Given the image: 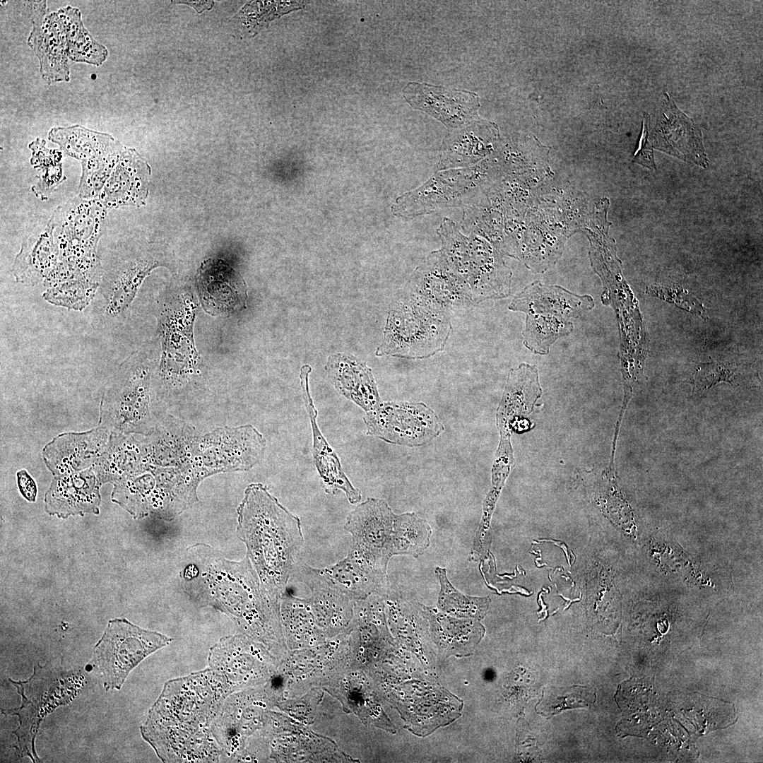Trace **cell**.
Returning <instances> with one entry per match:
<instances>
[{"label": "cell", "instance_id": "cell-1", "mask_svg": "<svg viewBox=\"0 0 763 763\" xmlns=\"http://www.w3.org/2000/svg\"><path fill=\"white\" fill-rule=\"evenodd\" d=\"M184 555L179 577L191 599L222 612L254 639L278 642L280 602L266 591L247 555L230 560L206 543L190 546Z\"/></svg>", "mask_w": 763, "mask_h": 763}, {"label": "cell", "instance_id": "cell-2", "mask_svg": "<svg viewBox=\"0 0 763 763\" xmlns=\"http://www.w3.org/2000/svg\"><path fill=\"white\" fill-rule=\"evenodd\" d=\"M230 694L211 668L168 680L140 727L141 736L170 759L204 757L216 745L211 724Z\"/></svg>", "mask_w": 763, "mask_h": 763}, {"label": "cell", "instance_id": "cell-3", "mask_svg": "<svg viewBox=\"0 0 763 763\" xmlns=\"http://www.w3.org/2000/svg\"><path fill=\"white\" fill-rule=\"evenodd\" d=\"M236 533L261 583L278 602L286 590L304 544L300 518L261 483H251L237 509Z\"/></svg>", "mask_w": 763, "mask_h": 763}, {"label": "cell", "instance_id": "cell-4", "mask_svg": "<svg viewBox=\"0 0 763 763\" xmlns=\"http://www.w3.org/2000/svg\"><path fill=\"white\" fill-rule=\"evenodd\" d=\"M344 528L352 535L350 547L384 574L394 555L423 554L432 533L425 519L413 512L396 514L385 500L372 497L349 513Z\"/></svg>", "mask_w": 763, "mask_h": 763}, {"label": "cell", "instance_id": "cell-5", "mask_svg": "<svg viewBox=\"0 0 763 763\" xmlns=\"http://www.w3.org/2000/svg\"><path fill=\"white\" fill-rule=\"evenodd\" d=\"M150 362L131 357L105 387L99 425L110 432L149 435L163 417L155 400Z\"/></svg>", "mask_w": 763, "mask_h": 763}, {"label": "cell", "instance_id": "cell-6", "mask_svg": "<svg viewBox=\"0 0 763 763\" xmlns=\"http://www.w3.org/2000/svg\"><path fill=\"white\" fill-rule=\"evenodd\" d=\"M107 211L98 199L77 196L53 213L54 242L71 278L100 283L102 268L97 246Z\"/></svg>", "mask_w": 763, "mask_h": 763}, {"label": "cell", "instance_id": "cell-7", "mask_svg": "<svg viewBox=\"0 0 763 763\" xmlns=\"http://www.w3.org/2000/svg\"><path fill=\"white\" fill-rule=\"evenodd\" d=\"M82 675L81 672L63 670L59 664L51 663L35 666L33 674L26 680L9 678L21 696L22 703L19 708L4 709L2 713L18 717L19 726L13 733L17 738L13 747L19 757L41 762L35 747L40 725L46 715L76 697L82 685Z\"/></svg>", "mask_w": 763, "mask_h": 763}, {"label": "cell", "instance_id": "cell-8", "mask_svg": "<svg viewBox=\"0 0 763 763\" xmlns=\"http://www.w3.org/2000/svg\"><path fill=\"white\" fill-rule=\"evenodd\" d=\"M492 166L481 162L473 166L438 170L421 186L398 196L391 206L396 217L413 218L453 208H466L486 193Z\"/></svg>", "mask_w": 763, "mask_h": 763}, {"label": "cell", "instance_id": "cell-9", "mask_svg": "<svg viewBox=\"0 0 763 763\" xmlns=\"http://www.w3.org/2000/svg\"><path fill=\"white\" fill-rule=\"evenodd\" d=\"M172 640L160 632L141 628L126 619H113L109 621L95 646L90 665L107 691L119 690L134 668Z\"/></svg>", "mask_w": 763, "mask_h": 763}, {"label": "cell", "instance_id": "cell-10", "mask_svg": "<svg viewBox=\"0 0 763 763\" xmlns=\"http://www.w3.org/2000/svg\"><path fill=\"white\" fill-rule=\"evenodd\" d=\"M451 330V319L403 300L389 311L383 341L376 355L428 358L444 349Z\"/></svg>", "mask_w": 763, "mask_h": 763}, {"label": "cell", "instance_id": "cell-11", "mask_svg": "<svg viewBox=\"0 0 763 763\" xmlns=\"http://www.w3.org/2000/svg\"><path fill=\"white\" fill-rule=\"evenodd\" d=\"M403 300L449 319L473 304L468 283L452 271L440 249L413 271Z\"/></svg>", "mask_w": 763, "mask_h": 763}, {"label": "cell", "instance_id": "cell-12", "mask_svg": "<svg viewBox=\"0 0 763 763\" xmlns=\"http://www.w3.org/2000/svg\"><path fill=\"white\" fill-rule=\"evenodd\" d=\"M266 446L264 437L252 425L218 428L199 436L192 463L206 478L248 471L261 459Z\"/></svg>", "mask_w": 763, "mask_h": 763}, {"label": "cell", "instance_id": "cell-13", "mask_svg": "<svg viewBox=\"0 0 763 763\" xmlns=\"http://www.w3.org/2000/svg\"><path fill=\"white\" fill-rule=\"evenodd\" d=\"M363 420L367 434L408 446L427 444L444 430L437 414L422 402H382Z\"/></svg>", "mask_w": 763, "mask_h": 763}, {"label": "cell", "instance_id": "cell-14", "mask_svg": "<svg viewBox=\"0 0 763 763\" xmlns=\"http://www.w3.org/2000/svg\"><path fill=\"white\" fill-rule=\"evenodd\" d=\"M47 137L64 154L81 162V181L88 184L100 183L109 177L123 146L112 135L81 125L53 127Z\"/></svg>", "mask_w": 763, "mask_h": 763}, {"label": "cell", "instance_id": "cell-15", "mask_svg": "<svg viewBox=\"0 0 763 763\" xmlns=\"http://www.w3.org/2000/svg\"><path fill=\"white\" fill-rule=\"evenodd\" d=\"M159 266L149 257L111 260L104 266L100 286L92 301L93 315L102 325L111 324L127 310L145 278Z\"/></svg>", "mask_w": 763, "mask_h": 763}, {"label": "cell", "instance_id": "cell-16", "mask_svg": "<svg viewBox=\"0 0 763 763\" xmlns=\"http://www.w3.org/2000/svg\"><path fill=\"white\" fill-rule=\"evenodd\" d=\"M648 139L653 148L704 168L709 166L700 128L667 93L654 122L650 121Z\"/></svg>", "mask_w": 763, "mask_h": 763}, {"label": "cell", "instance_id": "cell-17", "mask_svg": "<svg viewBox=\"0 0 763 763\" xmlns=\"http://www.w3.org/2000/svg\"><path fill=\"white\" fill-rule=\"evenodd\" d=\"M208 663L224 678L232 693L259 682L269 669L261 648L244 634L220 638L210 649Z\"/></svg>", "mask_w": 763, "mask_h": 763}, {"label": "cell", "instance_id": "cell-18", "mask_svg": "<svg viewBox=\"0 0 763 763\" xmlns=\"http://www.w3.org/2000/svg\"><path fill=\"white\" fill-rule=\"evenodd\" d=\"M54 222L37 227L22 242L15 257L12 273L18 283L34 286L40 283L48 288L69 276L54 242Z\"/></svg>", "mask_w": 763, "mask_h": 763}, {"label": "cell", "instance_id": "cell-19", "mask_svg": "<svg viewBox=\"0 0 763 763\" xmlns=\"http://www.w3.org/2000/svg\"><path fill=\"white\" fill-rule=\"evenodd\" d=\"M295 569L353 601L363 600L374 593L384 595L389 588L387 575L377 571L352 547L345 557L333 565L314 568L302 564Z\"/></svg>", "mask_w": 763, "mask_h": 763}, {"label": "cell", "instance_id": "cell-20", "mask_svg": "<svg viewBox=\"0 0 763 763\" xmlns=\"http://www.w3.org/2000/svg\"><path fill=\"white\" fill-rule=\"evenodd\" d=\"M403 93L412 107L425 112L449 129L478 119L480 103L475 93L417 82L408 83Z\"/></svg>", "mask_w": 763, "mask_h": 763}, {"label": "cell", "instance_id": "cell-21", "mask_svg": "<svg viewBox=\"0 0 763 763\" xmlns=\"http://www.w3.org/2000/svg\"><path fill=\"white\" fill-rule=\"evenodd\" d=\"M110 434V431L100 425L88 431L60 434L42 449L44 462L54 476L91 468L105 449Z\"/></svg>", "mask_w": 763, "mask_h": 763}, {"label": "cell", "instance_id": "cell-22", "mask_svg": "<svg viewBox=\"0 0 763 763\" xmlns=\"http://www.w3.org/2000/svg\"><path fill=\"white\" fill-rule=\"evenodd\" d=\"M468 235L471 254L466 281L473 304L509 296L512 273L502 253L486 239Z\"/></svg>", "mask_w": 763, "mask_h": 763}, {"label": "cell", "instance_id": "cell-23", "mask_svg": "<svg viewBox=\"0 0 763 763\" xmlns=\"http://www.w3.org/2000/svg\"><path fill=\"white\" fill-rule=\"evenodd\" d=\"M100 484L93 467L55 475L45 495V509L61 518L84 513L97 514L101 502Z\"/></svg>", "mask_w": 763, "mask_h": 763}, {"label": "cell", "instance_id": "cell-24", "mask_svg": "<svg viewBox=\"0 0 763 763\" xmlns=\"http://www.w3.org/2000/svg\"><path fill=\"white\" fill-rule=\"evenodd\" d=\"M196 280L201 303L208 312L223 314L245 306L246 284L241 276L224 261L211 259L204 261Z\"/></svg>", "mask_w": 763, "mask_h": 763}, {"label": "cell", "instance_id": "cell-25", "mask_svg": "<svg viewBox=\"0 0 763 763\" xmlns=\"http://www.w3.org/2000/svg\"><path fill=\"white\" fill-rule=\"evenodd\" d=\"M498 137L494 124L479 119L450 129L442 143L437 170L464 168L479 163L492 152Z\"/></svg>", "mask_w": 763, "mask_h": 763}, {"label": "cell", "instance_id": "cell-26", "mask_svg": "<svg viewBox=\"0 0 763 763\" xmlns=\"http://www.w3.org/2000/svg\"><path fill=\"white\" fill-rule=\"evenodd\" d=\"M150 466L145 435L110 432L107 444L93 468L101 485L114 484Z\"/></svg>", "mask_w": 763, "mask_h": 763}, {"label": "cell", "instance_id": "cell-27", "mask_svg": "<svg viewBox=\"0 0 763 763\" xmlns=\"http://www.w3.org/2000/svg\"><path fill=\"white\" fill-rule=\"evenodd\" d=\"M199 436L191 425L166 414L158 421L153 432L145 435L151 465L191 466Z\"/></svg>", "mask_w": 763, "mask_h": 763}, {"label": "cell", "instance_id": "cell-28", "mask_svg": "<svg viewBox=\"0 0 763 763\" xmlns=\"http://www.w3.org/2000/svg\"><path fill=\"white\" fill-rule=\"evenodd\" d=\"M28 45L39 60L40 73L48 84L70 80V61L57 12L32 20Z\"/></svg>", "mask_w": 763, "mask_h": 763}, {"label": "cell", "instance_id": "cell-29", "mask_svg": "<svg viewBox=\"0 0 763 763\" xmlns=\"http://www.w3.org/2000/svg\"><path fill=\"white\" fill-rule=\"evenodd\" d=\"M149 172L145 160L124 146L97 199L107 209L142 203L147 196Z\"/></svg>", "mask_w": 763, "mask_h": 763}, {"label": "cell", "instance_id": "cell-30", "mask_svg": "<svg viewBox=\"0 0 763 763\" xmlns=\"http://www.w3.org/2000/svg\"><path fill=\"white\" fill-rule=\"evenodd\" d=\"M593 306V300L589 295L580 296L560 286L535 282L516 295L508 308L525 314L541 313L571 321Z\"/></svg>", "mask_w": 763, "mask_h": 763}, {"label": "cell", "instance_id": "cell-31", "mask_svg": "<svg viewBox=\"0 0 763 763\" xmlns=\"http://www.w3.org/2000/svg\"><path fill=\"white\" fill-rule=\"evenodd\" d=\"M326 369L338 391L366 413L382 403L372 369L352 355H333L329 358Z\"/></svg>", "mask_w": 763, "mask_h": 763}, {"label": "cell", "instance_id": "cell-32", "mask_svg": "<svg viewBox=\"0 0 763 763\" xmlns=\"http://www.w3.org/2000/svg\"><path fill=\"white\" fill-rule=\"evenodd\" d=\"M56 12L64 32L69 59L97 66L102 65L108 57V50L96 41L85 28L80 10L67 6Z\"/></svg>", "mask_w": 763, "mask_h": 763}, {"label": "cell", "instance_id": "cell-33", "mask_svg": "<svg viewBox=\"0 0 763 763\" xmlns=\"http://www.w3.org/2000/svg\"><path fill=\"white\" fill-rule=\"evenodd\" d=\"M298 578L311 591L307 601L318 626L327 630L340 629L350 620L353 601L308 575L298 572Z\"/></svg>", "mask_w": 763, "mask_h": 763}, {"label": "cell", "instance_id": "cell-34", "mask_svg": "<svg viewBox=\"0 0 763 763\" xmlns=\"http://www.w3.org/2000/svg\"><path fill=\"white\" fill-rule=\"evenodd\" d=\"M302 393L312 423L314 440L320 441L321 444V451L314 457L326 492L334 494L337 490H341L345 492L348 501L351 504L360 502L362 497L360 490L354 487L345 475L336 455L319 431L316 419L317 413L314 407L309 389H304Z\"/></svg>", "mask_w": 763, "mask_h": 763}, {"label": "cell", "instance_id": "cell-35", "mask_svg": "<svg viewBox=\"0 0 763 763\" xmlns=\"http://www.w3.org/2000/svg\"><path fill=\"white\" fill-rule=\"evenodd\" d=\"M427 611L430 622L431 633L434 640L452 651L463 646L475 644L483 635L484 628L478 620L456 619L444 615Z\"/></svg>", "mask_w": 763, "mask_h": 763}, {"label": "cell", "instance_id": "cell-36", "mask_svg": "<svg viewBox=\"0 0 763 763\" xmlns=\"http://www.w3.org/2000/svg\"><path fill=\"white\" fill-rule=\"evenodd\" d=\"M526 316L524 344L535 354H548L553 343L573 330L572 322L562 317L541 313Z\"/></svg>", "mask_w": 763, "mask_h": 763}, {"label": "cell", "instance_id": "cell-37", "mask_svg": "<svg viewBox=\"0 0 763 763\" xmlns=\"http://www.w3.org/2000/svg\"><path fill=\"white\" fill-rule=\"evenodd\" d=\"M435 575L440 584L437 605L445 613L462 618L480 620L488 609L489 598L466 596L456 590L447 578L446 570L437 567Z\"/></svg>", "mask_w": 763, "mask_h": 763}, {"label": "cell", "instance_id": "cell-38", "mask_svg": "<svg viewBox=\"0 0 763 763\" xmlns=\"http://www.w3.org/2000/svg\"><path fill=\"white\" fill-rule=\"evenodd\" d=\"M45 145L46 141L40 138L28 145V148L32 151L30 164L34 168L42 171L37 184L32 187V191L42 199L65 179L61 167L63 152L59 149L47 148Z\"/></svg>", "mask_w": 763, "mask_h": 763}, {"label": "cell", "instance_id": "cell-39", "mask_svg": "<svg viewBox=\"0 0 763 763\" xmlns=\"http://www.w3.org/2000/svg\"><path fill=\"white\" fill-rule=\"evenodd\" d=\"M437 234L441 241L439 249L447 264L454 272L466 281L471 254L469 235H463L455 223L448 218H443L437 228Z\"/></svg>", "mask_w": 763, "mask_h": 763}, {"label": "cell", "instance_id": "cell-40", "mask_svg": "<svg viewBox=\"0 0 763 763\" xmlns=\"http://www.w3.org/2000/svg\"><path fill=\"white\" fill-rule=\"evenodd\" d=\"M735 369V366L728 363L708 362L700 365L694 375L695 391H704L720 382L731 383Z\"/></svg>", "mask_w": 763, "mask_h": 763}, {"label": "cell", "instance_id": "cell-41", "mask_svg": "<svg viewBox=\"0 0 763 763\" xmlns=\"http://www.w3.org/2000/svg\"><path fill=\"white\" fill-rule=\"evenodd\" d=\"M651 117L649 113L643 112L642 129L639 141V146L635 151L632 161L651 170H656L653 148L648 139L649 125Z\"/></svg>", "mask_w": 763, "mask_h": 763}, {"label": "cell", "instance_id": "cell-42", "mask_svg": "<svg viewBox=\"0 0 763 763\" xmlns=\"http://www.w3.org/2000/svg\"><path fill=\"white\" fill-rule=\"evenodd\" d=\"M17 484L21 495L29 502H34L36 499L37 488L34 479L25 469L16 473Z\"/></svg>", "mask_w": 763, "mask_h": 763}, {"label": "cell", "instance_id": "cell-43", "mask_svg": "<svg viewBox=\"0 0 763 763\" xmlns=\"http://www.w3.org/2000/svg\"><path fill=\"white\" fill-rule=\"evenodd\" d=\"M336 644H337L336 641H333L330 642L331 646H336Z\"/></svg>", "mask_w": 763, "mask_h": 763}]
</instances>
